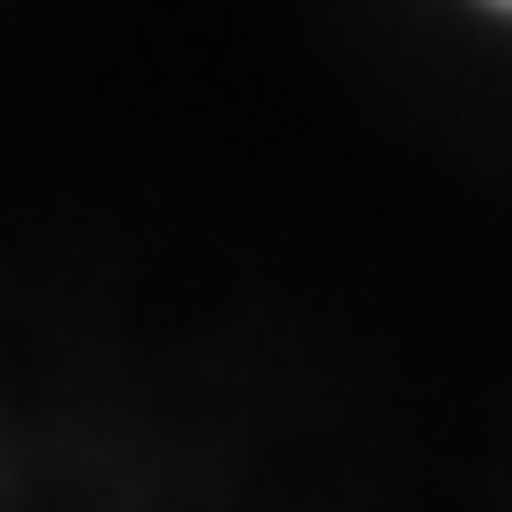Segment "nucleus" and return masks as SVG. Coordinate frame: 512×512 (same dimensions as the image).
Wrapping results in <instances>:
<instances>
[{"instance_id": "f257e3e1", "label": "nucleus", "mask_w": 512, "mask_h": 512, "mask_svg": "<svg viewBox=\"0 0 512 512\" xmlns=\"http://www.w3.org/2000/svg\"><path fill=\"white\" fill-rule=\"evenodd\" d=\"M487 9H512V0H487Z\"/></svg>"}]
</instances>
